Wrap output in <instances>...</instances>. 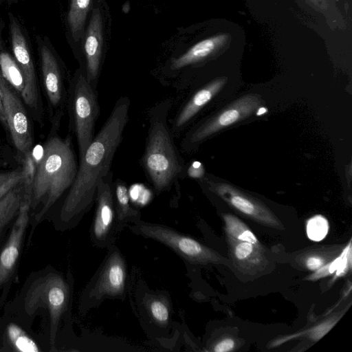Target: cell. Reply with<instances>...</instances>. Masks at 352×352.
<instances>
[{
    "mask_svg": "<svg viewBox=\"0 0 352 352\" xmlns=\"http://www.w3.org/2000/svg\"><path fill=\"white\" fill-rule=\"evenodd\" d=\"M78 166L69 137L53 136L43 145L34 180L31 207L43 203L36 220H41L49 209L69 188L76 176Z\"/></svg>",
    "mask_w": 352,
    "mask_h": 352,
    "instance_id": "obj_3",
    "label": "cell"
},
{
    "mask_svg": "<svg viewBox=\"0 0 352 352\" xmlns=\"http://www.w3.org/2000/svg\"><path fill=\"white\" fill-rule=\"evenodd\" d=\"M226 238L229 254L236 270L250 276L256 275L264 270L268 264L264 248L248 241Z\"/></svg>",
    "mask_w": 352,
    "mask_h": 352,
    "instance_id": "obj_17",
    "label": "cell"
},
{
    "mask_svg": "<svg viewBox=\"0 0 352 352\" xmlns=\"http://www.w3.org/2000/svg\"><path fill=\"white\" fill-rule=\"evenodd\" d=\"M126 263L119 250H113L105 260L90 291V296L96 300L104 297L122 296L125 290Z\"/></svg>",
    "mask_w": 352,
    "mask_h": 352,
    "instance_id": "obj_12",
    "label": "cell"
},
{
    "mask_svg": "<svg viewBox=\"0 0 352 352\" xmlns=\"http://www.w3.org/2000/svg\"><path fill=\"white\" fill-rule=\"evenodd\" d=\"M171 99L152 106L148 113V128L141 164L157 193L168 190L186 174V165L174 140L168 115Z\"/></svg>",
    "mask_w": 352,
    "mask_h": 352,
    "instance_id": "obj_2",
    "label": "cell"
},
{
    "mask_svg": "<svg viewBox=\"0 0 352 352\" xmlns=\"http://www.w3.org/2000/svg\"><path fill=\"white\" fill-rule=\"evenodd\" d=\"M23 180V171L15 170L14 173L0 185V199L12 188Z\"/></svg>",
    "mask_w": 352,
    "mask_h": 352,
    "instance_id": "obj_31",
    "label": "cell"
},
{
    "mask_svg": "<svg viewBox=\"0 0 352 352\" xmlns=\"http://www.w3.org/2000/svg\"><path fill=\"white\" fill-rule=\"evenodd\" d=\"M102 50V20L99 8H94L85 35V67L87 81L96 89L100 74Z\"/></svg>",
    "mask_w": 352,
    "mask_h": 352,
    "instance_id": "obj_15",
    "label": "cell"
},
{
    "mask_svg": "<svg viewBox=\"0 0 352 352\" xmlns=\"http://www.w3.org/2000/svg\"><path fill=\"white\" fill-rule=\"evenodd\" d=\"M113 190L118 221L125 223L135 219L139 212L130 204V196L126 183L120 179H116L113 182Z\"/></svg>",
    "mask_w": 352,
    "mask_h": 352,
    "instance_id": "obj_21",
    "label": "cell"
},
{
    "mask_svg": "<svg viewBox=\"0 0 352 352\" xmlns=\"http://www.w3.org/2000/svg\"><path fill=\"white\" fill-rule=\"evenodd\" d=\"M1 76L21 96L24 89V78L21 69L13 56L6 52L0 53Z\"/></svg>",
    "mask_w": 352,
    "mask_h": 352,
    "instance_id": "obj_24",
    "label": "cell"
},
{
    "mask_svg": "<svg viewBox=\"0 0 352 352\" xmlns=\"http://www.w3.org/2000/svg\"><path fill=\"white\" fill-rule=\"evenodd\" d=\"M236 346L235 339L232 337H224L214 344L212 350L214 352H229L234 350Z\"/></svg>",
    "mask_w": 352,
    "mask_h": 352,
    "instance_id": "obj_32",
    "label": "cell"
},
{
    "mask_svg": "<svg viewBox=\"0 0 352 352\" xmlns=\"http://www.w3.org/2000/svg\"><path fill=\"white\" fill-rule=\"evenodd\" d=\"M260 96L245 95L230 104L216 115L191 129L181 141L180 146L190 152L215 133L250 116L262 106Z\"/></svg>",
    "mask_w": 352,
    "mask_h": 352,
    "instance_id": "obj_7",
    "label": "cell"
},
{
    "mask_svg": "<svg viewBox=\"0 0 352 352\" xmlns=\"http://www.w3.org/2000/svg\"><path fill=\"white\" fill-rule=\"evenodd\" d=\"M67 103L70 127L77 139L80 157L94 137L95 126L100 116L97 89L79 69L70 82Z\"/></svg>",
    "mask_w": 352,
    "mask_h": 352,
    "instance_id": "obj_4",
    "label": "cell"
},
{
    "mask_svg": "<svg viewBox=\"0 0 352 352\" xmlns=\"http://www.w3.org/2000/svg\"><path fill=\"white\" fill-rule=\"evenodd\" d=\"M91 0H71L67 21L73 38L78 41L82 34Z\"/></svg>",
    "mask_w": 352,
    "mask_h": 352,
    "instance_id": "obj_23",
    "label": "cell"
},
{
    "mask_svg": "<svg viewBox=\"0 0 352 352\" xmlns=\"http://www.w3.org/2000/svg\"><path fill=\"white\" fill-rule=\"evenodd\" d=\"M342 250L340 245L307 249L297 255L296 261L301 267L315 272L338 256Z\"/></svg>",
    "mask_w": 352,
    "mask_h": 352,
    "instance_id": "obj_19",
    "label": "cell"
},
{
    "mask_svg": "<svg viewBox=\"0 0 352 352\" xmlns=\"http://www.w3.org/2000/svg\"><path fill=\"white\" fill-rule=\"evenodd\" d=\"M222 216L226 237L248 241L258 247L264 248L250 228L238 217L228 213L223 214Z\"/></svg>",
    "mask_w": 352,
    "mask_h": 352,
    "instance_id": "obj_22",
    "label": "cell"
},
{
    "mask_svg": "<svg viewBox=\"0 0 352 352\" xmlns=\"http://www.w3.org/2000/svg\"><path fill=\"white\" fill-rule=\"evenodd\" d=\"M342 314V313L337 314L319 324L312 327L304 332L305 333V336L314 341L320 340L337 323Z\"/></svg>",
    "mask_w": 352,
    "mask_h": 352,
    "instance_id": "obj_30",
    "label": "cell"
},
{
    "mask_svg": "<svg viewBox=\"0 0 352 352\" xmlns=\"http://www.w3.org/2000/svg\"><path fill=\"white\" fill-rule=\"evenodd\" d=\"M188 174L195 179H200L204 177V169L201 164L195 162L187 170Z\"/></svg>",
    "mask_w": 352,
    "mask_h": 352,
    "instance_id": "obj_33",
    "label": "cell"
},
{
    "mask_svg": "<svg viewBox=\"0 0 352 352\" xmlns=\"http://www.w3.org/2000/svg\"><path fill=\"white\" fill-rule=\"evenodd\" d=\"M230 39V36L224 33L205 38L195 44L179 57L173 58L170 69L176 72L199 63L222 50Z\"/></svg>",
    "mask_w": 352,
    "mask_h": 352,
    "instance_id": "obj_18",
    "label": "cell"
},
{
    "mask_svg": "<svg viewBox=\"0 0 352 352\" xmlns=\"http://www.w3.org/2000/svg\"><path fill=\"white\" fill-rule=\"evenodd\" d=\"M23 196V180L0 199V236L16 216Z\"/></svg>",
    "mask_w": 352,
    "mask_h": 352,
    "instance_id": "obj_20",
    "label": "cell"
},
{
    "mask_svg": "<svg viewBox=\"0 0 352 352\" xmlns=\"http://www.w3.org/2000/svg\"><path fill=\"white\" fill-rule=\"evenodd\" d=\"M7 336L12 346L17 351H40L36 342L21 328L14 323H10L8 326Z\"/></svg>",
    "mask_w": 352,
    "mask_h": 352,
    "instance_id": "obj_25",
    "label": "cell"
},
{
    "mask_svg": "<svg viewBox=\"0 0 352 352\" xmlns=\"http://www.w3.org/2000/svg\"><path fill=\"white\" fill-rule=\"evenodd\" d=\"M10 35L13 56L21 69L24 78V89L21 97L32 110L37 111L38 94L33 58L29 44L17 19L9 13Z\"/></svg>",
    "mask_w": 352,
    "mask_h": 352,
    "instance_id": "obj_9",
    "label": "cell"
},
{
    "mask_svg": "<svg viewBox=\"0 0 352 352\" xmlns=\"http://www.w3.org/2000/svg\"><path fill=\"white\" fill-rule=\"evenodd\" d=\"M31 201L22 200L9 236L0 252V288L12 277L22 250L28 226Z\"/></svg>",
    "mask_w": 352,
    "mask_h": 352,
    "instance_id": "obj_11",
    "label": "cell"
},
{
    "mask_svg": "<svg viewBox=\"0 0 352 352\" xmlns=\"http://www.w3.org/2000/svg\"><path fill=\"white\" fill-rule=\"evenodd\" d=\"M0 85L7 126L10 129L15 147L19 152L25 154L31 150L32 146V136L27 112L1 74Z\"/></svg>",
    "mask_w": 352,
    "mask_h": 352,
    "instance_id": "obj_10",
    "label": "cell"
},
{
    "mask_svg": "<svg viewBox=\"0 0 352 352\" xmlns=\"http://www.w3.org/2000/svg\"><path fill=\"white\" fill-rule=\"evenodd\" d=\"M227 77H219L195 91L169 120L174 137H177L195 116L222 89Z\"/></svg>",
    "mask_w": 352,
    "mask_h": 352,
    "instance_id": "obj_14",
    "label": "cell"
},
{
    "mask_svg": "<svg viewBox=\"0 0 352 352\" xmlns=\"http://www.w3.org/2000/svg\"><path fill=\"white\" fill-rule=\"evenodd\" d=\"M113 173L109 172L99 182L95 200L96 203L92 233L95 241L104 243L109 238L115 220L116 209L113 190Z\"/></svg>",
    "mask_w": 352,
    "mask_h": 352,
    "instance_id": "obj_13",
    "label": "cell"
},
{
    "mask_svg": "<svg viewBox=\"0 0 352 352\" xmlns=\"http://www.w3.org/2000/svg\"><path fill=\"white\" fill-rule=\"evenodd\" d=\"M39 54L43 86L48 101L52 107L61 109L68 94L64 88L59 65L46 43H39Z\"/></svg>",
    "mask_w": 352,
    "mask_h": 352,
    "instance_id": "obj_16",
    "label": "cell"
},
{
    "mask_svg": "<svg viewBox=\"0 0 352 352\" xmlns=\"http://www.w3.org/2000/svg\"><path fill=\"white\" fill-rule=\"evenodd\" d=\"M314 11L323 15L330 25L340 27L343 25L342 16L332 0H301Z\"/></svg>",
    "mask_w": 352,
    "mask_h": 352,
    "instance_id": "obj_26",
    "label": "cell"
},
{
    "mask_svg": "<svg viewBox=\"0 0 352 352\" xmlns=\"http://www.w3.org/2000/svg\"><path fill=\"white\" fill-rule=\"evenodd\" d=\"M1 96H2V91H1V85H0V120L5 126H7V122H6V116H5V112H4V109H3V106Z\"/></svg>",
    "mask_w": 352,
    "mask_h": 352,
    "instance_id": "obj_34",
    "label": "cell"
},
{
    "mask_svg": "<svg viewBox=\"0 0 352 352\" xmlns=\"http://www.w3.org/2000/svg\"><path fill=\"white\" fill-rule=\"evenodd\" d=\"M130 105L128 96L116 100L104 124L79 157L76 176L60 209L62 221L69 222L91 206L99 182L111 170L129 119Z\"/></svg>",
    "mask_w": 352,
    "mask_h": 352,
    "instance_id": "obj_1",
    "label": "cell"
},
{
    "mask_svg": "<svg viewBox=\"0 0 352 352\" xmlns=\"http://www.w3.org/2000/svg\"><path fill=\"white\" fill-rule=\"evenodd\" d=\"M208 184L211 191L249 219L272 228H283L278 217L259 200L227 183L210 182Z\"/></svg>",
    "mask_w": 352,
    "mask_h": 352,
    "instance_id": "obj_8",
    "label": "cell"
},
{
    "mask_svg": "<svg viewBox=\"0 0 352 352\" xmlns=\"http://www.w3.org/2000/svg\"><path fill=\"white\" fill-rule=\"evenodd\" d=\"M329 221L324 216L316 214L307 221L306 232L307 237L314 241L323 240L328 234Z\"/></svg>",
    "mask_w": 352,
    "mask_h": 352,
    "instance_id": "obj_28",
    "label": "cell"
},
{
    "mask_svg": "<svg viewBox=\"0 0 352 352\" xmlns=\"http://www.w3.org/2000/svg\"><path fill=\"white\" fill-rule=\"evenodd\" d=\"M131 228L144 237L153 239L164 244L192 263L221 264L227 261L217 252L195 239L164 225L137 221Z\"/></svg>",
    "mask_w": 352,
    "mask_h": 352,
    "instance_id": "obj_6",
    "label": "cell"
},
{
    "mask_svg": "<svg viewBox=\"0 0 352 352\" xmlns=\"http://www.w3.org/2000/svg\"><path fill=\"white\" fill-rule=\"evenodd\" d=\"M23 171V199L32 201L34 180L36 170V162L33 153L29 150L24 154Z\"/></svg>",
    "mask_w": 352,
    "mask_h": 352,
    "instance_id": "obj_27",
    "label": "cell"
},
{
    "mask_svg": "<svg viewBox=\"0 0 352 352\" xmlns=\"http://www.w3.org/2000/svg\"><path fill=\"white\" fill-rule=\"evenodd\" d=\"M69 298V287L63 277L48 273L35 280L27 291L24 306L28 314L37 309H46L50 314V343L55 342L58 326Z\"/></svg>",
    "mask_w": 352,
    "mask_h": 352,
    "instance_id": "obj_5",
    "label": "cell"
},
{
    "mask_svg": "<svg viewBox=\"0 0 352 352\" xmlns=\"http://www.w3.org/2000/svg\"><path fill=\"white\" fill-rule=\"evenodd\" d=\"M148 310L152 319L158 324L164 326L170 319V309L166 299L153 298L148 302Z\"/></svg>",
    "mask_w": 352,
    "mask_h": 352,
    "instance_id": "obj_29",
    "label": "cell"
},
{
    "mask_svg": "<svg viewBox=\"0 0 352 352\" xmlns=\"http://www.w3.org/2000/svg\"><path fill=\"white\" fill-rule=\"evenodd\" d=\"M14 172L15 170L0 173V185L8 178H10L14 173Z\"/></svg>",
    "mask_w": 352,
    "mask_h": 352,
    "instance_id": "obj_35",
    "label": "cell"
}]
</instances>
